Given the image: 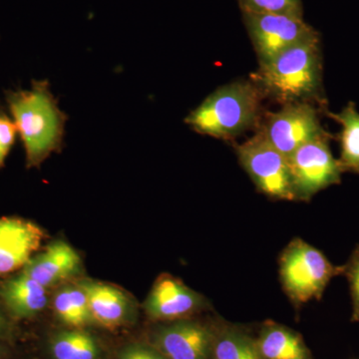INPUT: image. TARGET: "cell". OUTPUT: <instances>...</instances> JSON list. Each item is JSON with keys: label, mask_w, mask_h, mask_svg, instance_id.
<instances>
[{"label": "cell", "mask_w": 359, "mask_h": 359, "mask_svg": "<svg viewBox=\"0 0 359 359\" xmlns=\"http://www.w3.org/2000/svg\"><path fill=\"white\" fill-rule=\"evenodd\" d=\"M4 96L25 148L26 168H39L62 150L68 115L59 108L46 79H33L30 89L6 90Z\"/></svg>", "instance_id": "6da1fadb"}, {"label": "cell", "mask_w": 359, "mask_h": 359, "mask_svg": "<svg viewBox=\"0 0 359 359\" xmlns=\"http://www.w3.org/2000/svg\"><path fill=\"white\" fill-rule=\"evenodd\" d=\"M320 35L290 47L250 75L264 98L282 104L306 102L327 111Z\"/></svg>", "instance_id": "7a4b0ae2"}, {"label": "cell", "mask_w": 359, "mask_h": 359, "mask_svg": "<svg viewBox=\"0 0 359 359\" xmlns=\"http://www.w3.org/2000/svg\"><path fill=\"white\" fill-rule=\"evenodd\" d=\"M264 96L252 80H238L215 90L184 122L194 132L233 141L259 126Z\"/></svg>", "instance_id": "3957f363"}, {"label": "cell", "mask_w": 359, "mask_h": 359, "mask_svg": "<svg viewBox=\"0 0 359 359\" xmlns=\"http://www.w3.org/2000/svg\"><path fill=\"white\" fill-rule=\"evenodd\" d=\"M280 283L295 306L321 299L332 278L344 273L320 250L302 238H294L278 259Z\"/></svg>", "instance_id": "277c9868"}, {"label": "cell", "mask_w": 359, "mask_h": 359, "mask_svg": "<svg viewBox=\"0 0 359 359\" xmlns=\"http://www.w3.org/2000/svg\"><path fill=\"white\" fill-rule=\"evenodd\" d=\"M238 163L257 190L269 199L295 201L287 157L276 150L261 131L235 145Z\"/></svg>", "instance_id": "5b68a950"}, {"label": "cell", "mask_w": 359, "mask_h": 359, "mask_svg": "<svg viewBox=\"0 0 359 359\" xmlns=\"http://www.w3.org/2000/svg\"><path fill=\"white\" fill-rule=\"evenodd\" d=\"M332 138L330 135L309 142L287 158L295 201L309 202L320 191L341 182L344 173L330 150Z\"/></svg>", "instance_id": "8992f818"}, {"label": "cell", "mask_w": 359, "mask_h": 359, "mask_svg": "<svg viewBox=\"0 0 359 359\" xmlns=\"http://www.w3.org/2000/svg\"><path fill=\"white\" fill-rule=\"evenodd\" d=\"M257 130L287 158L304 144L332 135L323 129L316 106L306 102L285 104L276 112L263 113Z\"/></svg>", "instance_id": "52a82bcc"}, {"label": "cell", "mask_w": 359, "mask_h": 359, "mask_svg": "<svg viewBox=\"0 0 359 359\" xmlns=\"http://www.w3.org/2000/svg\"><path fill=\"white\" fill-rule=\"evenodd\" d=\"M243 21L259 65L318 34L304 18L285 14L242 13Z\"/></svg>", "instance_id": "ba28073f"}, {"label": "cell", "mask_w": 359, "mask_h": 359, "mask_svg": "<svg viewBox=\"0 0 359 359\" xmlns=\"http://www.w3.org/2000/svg\"><path fill=\"white\" fill-rule=\"evenodd\" d=\"M216 327L199 321H172L153 335V346L168 359H212Z\"/></svg>", "instance_id": "9c48e42d"}, {"label": "cell", "mask_w": 359, "mask_h": 359, "mask_svg": "<svg viewBox=\"0 0 359 359\" xmlns=\"http://www.w3.org/2000/svg\"><path fill=\"white\" fill-rule=\"evenodd\" d=\"M209 306L202 295L171 276H161L145 302L149 318L154 320H187Z\"/></svg>", "instance_id": "30bf717a"}, {"label": "cell", "mask_w": 359, "mask_h": 359, "mask_svg": "<svg viewBox=\"0 0 359 359\" xmlns=\"http://www.w3.org/2000/svg\"><path fill=\"white\" fill-rule=\"evenodd\" d=\"M45 238L35 223L18 217L0 218V276L25 268Z\"/></svg>", "instance_id": "8fae6325"}, {"label": "cell", "mask_w": 359, "mask_h": 359, "mask_svg": "<svg viewBox=\"0 0 359 359\" xmlns=\"http://www.w3.org/2000/svg\"><path fill=\"white\" fill-rule=\"evenodd\" d=\"M80 269L81 259L76 250L63 241H56L32 257L22 271L47 289L78 275Z\"/></svg>", "instance_id": "7c38bea8"}, {"label": "cell", "mask_w": 359, "mask_h": 359, "mask_svg": "<svg viewBox=\"0 0 359 359\" xmlns=\"http://www.w3.org/2000/svg\"><path fill=\"white\" fill-rule=\"evenodd\" d=\"M0 299L13 320H28L47 304L46 287L21 271L0 285Z\"/></svg>", "instance_id": "4fadbf2b"}, {"label": "cell", "mask_w": 359, "mask_h": 359, "mask_svg": "<svg viewBox=\"0 0 359 359\" xmlns=\"http://www.w3.org/2000/svg\"><path fill=\"white\" fill-rule=\"evenodd\" d=\"M86 294L92 320L102 327H120L129 318L130 304L126 294L112 285L96 282L80 283Z\"/></svg>", "instance_id": "5bb4252c"}, {"label": "cell", "mask_w": 359, "mask_h": 359, "mask_svg": "<svg viewBox=\"0 0 359 359\" xmlns=\"http://www.w3.org/2000/svg\"><path fill=\"white\" fill-rule=\"evenodd\" d=\"M256 339L264 359H313L301 335L273 321L264 323Z\"/></svg>", "instance_id": "9a60e30c"}, {"label": "cell", "mask_w": 359, "mask_h": 359, "mask_svg": "<svg viewBox=\"0 0 359 359\" xmlns=\"http://www.w3.org/2000/svg\"><path fill=\"white\" fill-rule=\"evenodd\" d=\"M325 114L339 123L340 156L339 164L342 173L359 176V112L354 102H348L339 113L325 111Z\"/></svg>", "instance_id": "2e32d148"}, {"label": "cell", "mask_w": 359, "mask_h": 359, "mask_svg": "<svg viewBox=\"0 0 359 359\" xmlns=\"http://www.w3.org/2000/svg\"><path fill=\"white\" fill-rule=\"evenodd\" d=\"M212 359H264L256 337L237 325L222 323L216 327Z\"/></svg>", "instance_id": "e0dca14e"}, {"label": "cell", "mask_w": 359, "mask_h": 359, "mask_svg": "<svg viewBox=\"0 0 359 359\" xmlns=\"http://www.w3.org/2000/svg\"><path fill=\"white\" fill-rule=\"evenodd\" d=\"M53 308L59 320L75 330L93 321L86 294L80 285L59 290L54 297Z\"/></svg>", "instance_id": "ac0fdd59"}, {"label": "cell", "mask_w": 359, "mask_h": 359, "mask_svg": "<svg viewBox=\"0 0 359 359\" xmlns=\"http://www.w3.org/2000/svg\"><path fill=\"white\" fill-rule=\"evenodd\" d=\"M50 353L54 359H98L100 347L88 332L67 330L51 339Z\"/></svg>", "instance_id": "d6986e66"}, {"label": "cell", "mask_w": 359, "mask_h": 359, "mask_svg": "<svg viewBox=\"0 0 359 359\" xmlns=\"http://www.w3.org/2000/svg\"><path fill=\"white\" fill-rule=\"evenodd\" d=\"M242 13L285 14L304 18L302 0H237Z\"/></svg>", "instance_id": "ffe728a7"}, {"label": "cell", "mask_w": 359, "mask_h": 359, "mask_svg": "<svg viewBox=\"0 0 359 359\" xmlns=\"http://www.w3.org/2000/svg\"><path fill=\"white\" fill-rule=\"evenodd\" d=\"M18 135L13 118L0 104V170L6 166V161L15 145Z\"/></svg>", "instance_id": "44dd1931"}, {"label": "cell", "mask_w": 359, "mask_h": 359, "mask_svg": "<svg viewBox=\"0 0 359 359\" xmlns=\"http://www.w3.org/2000/svg\"><path fill=\"white\" fill-rule=\"evenodd\" d=\"M349 283L353 314L351 320L359 321V245L354 249L346 264H344V273Z\"/></svg>", "instance_id": "7402d4cb"}, {"label": "cell", "mask_w": 359, "mask_h": 359, "mask_svg": "<svg viewBox=\"0 0 359 359\" xmlns=\"http://www.w3.org/2000/svg\"><path fill=\"white\" fill-rule=\"evenodd\" d=\"M118 359H168L153 344H135L125 347Z\"/></svg>", "instance_id": "603a6c76"}, {"label": "cell", "mask_w": 359, "mask_h": 359, "mask_svg": "<svg viewBox=\"0 0 359 359\" xmlns=\"http://www.w3.org/2000/svg\"><path fill=\"white\" fill-rule=\"evenodd\" d=\"M13 332L11 321L8 320L6 313L0 311V339L7 340L8 341Z\"/></svg>", "instance_id": "cb8c5ba5"}, {"label": "cell", "mask_w": 359, "mask_h": 359, "mask_svg": "<svg viewBox=\"0 0 359 359\" xmlns=\"http://www.w3.org/2000/svg\"><path fill=\"white\" fill-rule=\"evenodd\" d=\"M9 353L11 349L7 344V340L0 339V359H9Z\"/></svg>", "instance_id": "d4e9b609"}]
</instances>
